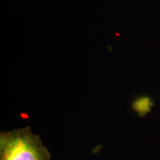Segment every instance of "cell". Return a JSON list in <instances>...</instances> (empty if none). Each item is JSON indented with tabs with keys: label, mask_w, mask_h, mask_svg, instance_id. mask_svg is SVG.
I'll return each instance as SVG.
<instances>
[{
	"label": "cell",
	"mask_w": 160,
	"mask_h": 160,
	"mask_svg": "<svg viewBox=\"0 0 160 160\" xmlns=\"http://www.w3.org/2000/svg\"><path fill=\"white\" fill-rule=\"evenodd\" d=\"M51 153L30 128L0 134V160H50Z\"/></svg>",
	"instance_id": "6da1fadb"
},
{
	"label": "cell",
	"mask_w": 160,
	"mask_h": 160,
	"mask_svg": "<svg viewBox=\"0 0 160 160\" xmlns=\"http://www.w3.org/2000/svg\"><path fill=\"white\" fill-rule=\"evenodd\" d=\"M153 105V102L149 97H143L136 100L133 104V108L139 113V116L142 117L151 111Z\"/></svg>",
	"instance_id": "7a4b0ae2"
}]
</instances>
